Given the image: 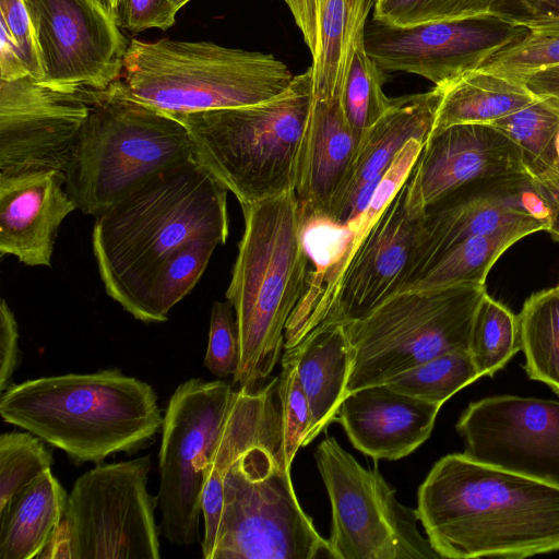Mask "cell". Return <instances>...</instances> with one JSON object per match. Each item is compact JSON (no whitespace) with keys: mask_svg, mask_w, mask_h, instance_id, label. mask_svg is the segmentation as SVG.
<instances>
[{"mask_svg":"<svg viewBox=\"0 0 559 559\" xmlns=\"http://www.w3.org/2000/svg\"><path fill=\"white\" fill-rule=\"evenodd\" d=\"M523 83L536 97L548 99L559 108V64L531 74Z\"/></svg>","mask_w":559,"mask_h":559,"instance_id":"cell-46","label":"cell"},{"mask_svg":"<svg viewBox=\"0 0 559 559\" xmlns=\"http://www.w3.org/2000/svg\"><path fill=\"white\" fill-rule=\"evenodd\" d=\"M551 175L559 176V129L554 140L552 150L550 154Z\"/></svg>","mask_w":559,"mask_h":559,"instance_id":"cell-48","label":"cell"},{"mask_svg":"<svg viewBox=\"0 0 559 559\" xmlns=\"http://www.w3.org/2000/svg\"><path fill=\"white\" fill-rule=\"evenodd\" d=\"M430 136L455 124H490L539 99L521 82L480 68L437 86Z\"/></svg>","mask_w":559,"mask_h":559,"instance_id":"cell-26","label":"cell"},{"mask_svg":"<svg viewBox=\"0 0 559 559\" xmlns=\"http://www.w3.org/2000/svg\"><path fill=\"white\" fill-rule=\"evenodd\" d=\"M177 11L186 5L190 0H169Z\"/></svg>","mask_w":559,"mask_h":559,"instance_id":"cell-51","label":"cell"},{"mask_svg":"<svg viewBox=\"0 0 559 559\" xmlns=\"http://www.w3.org/2000/svg\"><path fill=\"white\" fill-rule=\"evenodd\" d=\"M38 50L39 83L66 93L103 91L118 81L129 46L97 0H23Z\"/></svg>","mask_w":559,"mask_h":559,"instance_id":"cell-13","label":"cell"},{"mask_svg":"<svg viewBox=\"0 0 559 559\" xmlns=\"http://www.w3.org/2000/svg\"><path fill=\"white\" fill-rule=\"evenodd\" d=\"M224 243L218 237H205L180 247L152 272L129 313L144 323L167 321L171 308L202 276L216 247Z\"/></svg>","mask_w":559,"mask_h":559,"instance_id":"cell-28","label":"cell"},{"mask_svg":"<svg viewBox=\"0 0 559 559\" xmlns=\"http://www.w3.org/2000/svg\"><path fill=\"white\" fill-rule=\"evenodd\" d=\"M237 390L226 381L191 378L171 394L158 453L160 535L176 546L201 539L206 467Z\"/></svg>","mask_w":559,"mask_h":559,"instance_id":"cell-11","label":"cell"},{"mask_svg":"<svg viewBox=\"0 0 559 559\" xmlns=\"http://www.w3.org/2000/svg\"><path fill=\"white\" fill-rule=\"evenodd\" d=\"M240 360V342L231 304L215 301L211 309L205 368L218 378L234 377Z\"/></svg>","mask_w":559,"mask_h":559,"instance_id":"cell-39","label":"cell"},{"mask_svg":"<svg viewBox=\"0 0 559 559\" xmlns=\"http://www.w3.org/2000/svg\"><path fill=\"white\" fill-rule=\"evenodd\" d=\"M289 349L308 399L311 428L308 445L331 423L346 397L352 349L343 322L324 321Z\"/></svg>","mask_w":559,"mask_h":559,"instance_id":"cell-24","label":"cell"},{"mask_svg":"<svg viewBox=\"0 0 559 559\" xmlns=\"http://www.w3.org/2000/svg\"><path fill=\"white\" fill-rule=\"evenodd\" d=\"M78 206L66 174L33 171L0 176V255L28 266H50L58 229Z\"/></svg>","mask_w":559,"mask_h":559,"instance_id":"cell-20","label":"cell"},{"mask_svg":"<svg viewBox=\"0 0 559 559\" xmlns=\"http://www.w3.org/2000/svg\"><path fill=\"white\" fill-rule=\"evenodd\" d=\"M557 286L559 287V284Z\"/></svg>","mask_w":559,"mask_h":559,"instance_id":"cell-52","label":"cell"},{"mask_svg":"<svg viewBox=\"0 0 559 559\" xmlns=\"http://www.w3.org/2000/svg\"><path fill=\"white\" fill-rule=\"evenodd\" d=\"M377 1H379V0H377Z\"/></svg>","mask_w":559,"mask_h":559,"instance_id":"cell-53","label":"cell"},{"mask_svg":"<svg viewBox=\"0 0 559 559\" xmlns=\"http://www.w3.org/2000/svg\"><path fill=\"white\" fill-rule=\"evenodd\" d=\"M295 75L272 53L212 41H129L122 91L168 114L234 108L270 100Z\"/></svg>","mask_w":559,"mask_h":559,"instance_id":"cell-7","label":"cell"},{"mask_svg":"<svg viewBox=\"0 0 559 559\" xmlns=\"http://www.w3.org/2000/svg\"><path fill=\"white\" fill-rule=\"evenodd\" d=\"M440 100L433 90L393 98L389 110L366 132L350 169L334 195L328 216L342 224L355 194L366 185L379 183L399 152L411 139H429Z\"/></svg>","mask_w":559,"mask_h":559,"instance_id":"cell-23","label":"cell"},{"mask_svg":"<svg viewBox=\"0 0 559 559\" xmlns=\"http://www.w3.org/2000/svg\"><path fill=\"white\" fill-rule=\"evenodd\" d=\"M312 95L310 66L270 100L170 115L186 127L194 159L243 205L295 190Z\"/></svg>","mask_w":559,"mask_h":559,"instance_id":"cell-5","label":"cell"},{"mask_svg":"<svg viewBox=\"0 0 559 559\" xmlns=\"http://www.w3.org/2000/svg\"><path fill=\"white\" fill-rule=\"evenodd\" d=\"M518 322L527 377L559 395V287L528 297Z\"/></svg>","mask_w":559,"mask_h":559,"instance_id":"cell-30","label":"cell"},{"mask_svg":"<svg viewBox=\"0 0 559 559\" xmlns=\"http://www.w3.org/2000/svg\"><path fill=\"white\" fill-rule=\"evenodd\" d=\"M228 190L197 160L143 182L96 217L93 254L109 297L128 313L152 272L186 243L229 234Z\"/></svg>","mask_w":559,"mask_h":559,"instance_id":"cell-2","label":"cell"},{"mask_svg":"<svg viewBox=\"0 0 559 559\" xmlns=\"http://www.w3.org/2000/svg\"><path fill=\"white\" fill-rule=\"evenodd\" d=\"M67 502L51 469L19 491L0 511V559H37L56 534Z\"/></svg>","mask_w":559,"mask_h":559,"instance_id":"cell-25","label":"cell"},{"mask_svg":"<svg viewBox=\"0 0 559 559\" xmlns=\"http://www.w3.org/2000/svg\"><path fill=\"white\" fill-rule=\"evenodd\" d=\"M151 455L99 463L79 476L62 521L37 559H158L157 496L147 490Z\"/></svg>","mask_w":559,"mask_h":559,"instance_id":"cell-10","label":"cell"},{"mask_svg":"<svg viewBox=\"0 0 559 559\" xmlns=\"http://www.w3.org/2000/svg\"><path fill=\"white\" fill-rule=\"evenodd\" d=\"M551 237L559 241V211H557L552 217L551 224L547 230Z\"/></svg>","mask_w":559,"mask_h":559,"instance_id":"cell-49","label":"cell"},{"mask_svg":"<svg viewBox=\"0 0 559 559\" xmlns=\"http://www.w3.org/2000/svg\"><path fill=\"white\" fill-rule=\"evenodd\" d=\"M53 456L46 442L29 431L0 436V511L41 473L51 469Z\"/></svg>","mask_w":559,"mask_h":559,"instance_id":"cell-35","label":"cell"},{"mask_svg":"<svg viewBox=\"0 0 559 559\" xmlns=\"http://www.w3.org/2000/svg\"><path fill=\"white\" fill-rule=\"evenodd\" d=\"M0 26L13 39L31 76L40 81L43 72L32 22L23 0H0Z\"/></svg>","mask_w":559,"mask_h":559,"instance_id":"cell-41","label":"cell"},{"mask_svg":"<svg viewBox=\"0 0 559 559\" xmlns=\"http://www.w3.org/2000/svg\"><path fill=\"white\" fill-rule=\"evenodd\" d=\"M537 231H542L537 226L519 225L466 239L443 253L402 292L485 286L486 277L500 255L523 237Z\"/></svg>","mask_w":559,"mask_h":559,"instance_id":"cell-29","label":"cell"},{"mask_svg":"<svg viewBox=\"0 0 559 559\" xmlns=\"http://www.w3.org/2000/svg\"><path fill=\"white\" fill-rule=\"evenodd\" d=\"M485 286L396 293L366 316L343 322L352 349L346 394L382 384L437 356L468 350Z\"/></svg>","mask_w":559,"mask_h":559,"instance_id":"cell-8","label":"cell"},{"mask_svg":"<svg viewBox=\"0 0 559 559\" xmlns=\"http://www.w3.org/2000/svg\"><path fill=\"white\" fill-rule=\"evenodd\" d=\"M20 333L15 316L4 298L0 304V393L10 389L21 364Z\"/></svg>","mask_w":559,"mask_h":559,"instance_id":"cell-42","label":"cell"},{"mask_svg":"<svg viewBox=\"0 0 559 559\" xmlns=\"http://www.w3.org/2000/svg\"><path fill=\"white\" fill-rule=\"evenodd\" d=\"M91 100L90 90L60 92L31 75L0 80V176L66 174Z\"/></svg>","mask_w":559,"mask_h":559,"instance_id":"cell-17","label":"cell"},{"mask_svg":"<svg viewBox=\"0 0 559 559\" xmlns=\"http://www.w3.org/2000/svg\"><path fill=\"white\" fill-rule=\"evenodd\" d=\"M531 31L559 33V17H538L515 23Z\"/></svg>","mask_w":559,"mask_h":559,"instance_id":"cell-47","label":"cell"},{"mask_svg":"<svg viewBox=\"0 0 559 559\" xmlns=\"http://www.w3.org/2000/svg\"><path fill=\"white\" fill-rule=\"evenodd\" d=\"M527 173L518 145L491 124H455L426 141L406 180L409 214L427 210L474 181Z\"/></svg>","mask_w":559,"mask_h":559,"instance_id":"cell-18","label":"cell"},{"mask_svg":"<svg viewBox=\"0 0 559 559\" xmlns=\"http://www.w3.org/2000/svg\"><path fill=\"white\" fill-rule=\"evenodd\" d=\"M195 160L186 127L129 97L119 80L92 91L91 110L66 170V189L83 213L98 216L152 177Z\"/></svg>","mask_w":559,"mask_h":559,"instance_id":"cell-6","label":"cell"},{"mask_svg":"<svg viewBox=\"0 0 559 559\" xmlns=\"http://www.w3.org/2000/svg\"><path fill=\"white\" fill-rule=\"evenodd\" d=\"M177 12L169 0H117L114 17L121 29L129 32L166 31L176 23Z\"/></svg>","mask_w":559,"mask_h":559,"instance_id":"cell-40","label":"cell"},{"mask_svg":"<svg viewBox=\"0 0 559 559\" xmlns=\"http://www.w3.org/2000/svg\"><path fill=\"white\" fill-rule=\"evenodd\" d=\"M521 349L518 316L486 294L476 310L468 352L481 377H492Z\"/></svg>","mask_w":559,"mask_h":559,"instance_id":"cell-32","label":"cell"},{"mask_svg":"<svg viewBox=\"0 0 559 559\" xmlns=\"http://www.w3.org/2000/svg\"><path fill=\"white\" fill-rule=\"evenodd\" d=\"M559 64V33L528 29L521 39L491 56L480 69L523 82L531 74Z\"/></svg>","mask_w":559,"mask_h":559,"instance_id":"cell-36","label":"cell"},{"mask_svg":"<svg viewBox=\"0 0 559 559\" xmlns=\"http://www.w3.org/2000/svg\"><path fill=\"white\" fill-rule=\"evenodd\" d=\"M417 516L440 558H527L559 550V486L441 457L417 492Z\"/></svg>","mask_w":559,"mask_h":559,"instance_id":"cell-1","label":"cell"},{"mask_svg":"<svg viewBox=\"0 0 559 559\" xmlns=\"http://www.w3.org/2000/svg\"><path fill=\"white\" fill-rule=\"evenodd\" d=\"M420 218L409 214L405 182L355 251L334 290L324 321L359 319L401 290Z\"/></svg>","mask_w":559,"mask_h":559,"instance_id":"cell-19","label":"cell"},{"mask_svg":"<svg viewBox=\"0 0 559 559\" xmlns=\"http://www.w3.org/2000/svg\"><path fill=\"white\" fill-rule=\"evenodd\" d=\"M0 80L14 81L31 75L4 27L0 26Z\"/></svg>","mask_w":559,"mask_h":559,"instance_id":"cell-45","label":"cell"},{"mask_svg":"<svg viewBox=\"0 0 559 559\" xmlns=\"http://www.w3.org/2000/svg\"><path fill=\"white\" fill-rule=\"evenodd\" d=\"M284 2L287 4L311 56H314L318 45L319 0H284Z\"/></svg>","mask_w":559,"mask_h":559,"instance_id":"cell-44","label":"cell"},{"mask_svg":"<svg viewBox=\"0 0 559 559\" xmlns=\"http://www.w3.org/2000/svg\"><path fill=\"white\" fill-rule=\"evenodd\" d=\"M278 378L255 391L237 389L224 428L211 454L202 495V556L211 559L223 506L224 477L231 461L247 448L283 442Z\"/></svg>","mask_w":559,"mask_h":559,"instance_id":"cell-22","label":"cell"},{"mask_svg":"<svg viewBox=\"0 0 559 559\" xmlns=\"http://www.w3.org/2000/svg\"><path fill=\"white\" fill-rule=\"evenodd\" d=\"M478 378L471 353L461 349L437 356L385 383L402 393L442 405Z\"/></svg>","mask_w":559,"mask_h":559,"instance_id":"cell-33","label":"cell"},{"mask_svg":"<svg viewBox=\"0 0 559 559\" xmlns=\"http://www.w3.org/2000/svg\"><path fill=\"white\" fill-rule=\"evenodd\" d=\"M490 124L518 145L535 180L551 173L550 154L559 129V108L555 104L539 98Z\"/></svg>","mask_w":559,"mask_h":559,"instance_id":"cell-31","label":"cell"},{"mask_svg":"<svg viewBox=\"0 0 559 559\" xmlns=\"http://www.w3.org/2000/svg\"><path fill=\"white\" fill-rule=\"evenodd\" d=\"M334 559L296 497L283 442L251 445L228 466L211 559Z\"/></svg>","mask_w":559,"mask_h":559,"instance_id":"cell-9","label":"cell"},{"mask_svg":"<svg viewBox=\"0 0 559 559\" xmlns=\"http://www.w3.org/2000/svg\"><path fill=\"white\" fill-rule=\"evenodd\" d=\"M498 0H379L372 16L394 25L467 19L491 14Z\"/></svg>","mask_w":559,"mask_h":559,"instance_id":"cell-38","label":"cell"},{"mask_svg":"<svg viewBox=\"0 0 559 559\" xmlns=\"http://www.w3.org/2000/svg\"><path fill=\"white\" fill-rule=\"evenodd\" d=\"M492 12L512 23L538 17H559V0H498Z\"/></svg>","mask_w":559,"mask_h":559,"instance_id":"cell-43","label":"cell"},{"mask_svg":"<svg viewBox=\"0 0 559 559\" xmlns=\"http://www.w3.org/2000/svg\"><path fill=\"white\" fill-rule=\"evenodd\" d=\"M277 391L282 419L283 455L286 466L290 467L299 448L306 447L311 428V412L297 371L296 360L289 349H285L282 358Z\"/></svg>","mask_w":559,"mask_h":559,"instance_id":"cell-37","label":"cell"},{"mask_svg":"<svg viewBox=\"0 0 559 559\" xmlns=\"http://www.w3.org/2000/svg\"><path fill=\"white\" fill-rule=\"evenodd\" d=\"M442 405L394 390L386 383L346 395L335 421L360 452L374 460L409 455L431 435Z\"/></svg>","mask_w":559,"mask_h":559,"instance_id":"cell-21","label":"cell"},{"mask_svg":"<svg viewBox=\"0 0 559 559\" xmlns=\"http://www.w3.org/2000/svg\"><path fill=\"white\" fill-rule=\"evenodd\" d=\"M386 79L388 73L368 55L364 38L355 50L341 95L349 126L362 138L393 103L383 92Z\"/></svg>","mask_w":559,"mask_h":559,"instance_id":"cell-34","label":"cell"},{"mask_svg":"<svg viewBox=\"0 0 559 559\" xmlns=\"http://www.w3.org/2000/svg\"><path fill=\"white\" fill-rule=\"evenodd\" d=\"M527 33V27L495 13L415 25L372 16L365 29V48L386 73L417 74L439 86L480 68Z\"/></svg>","mask_w":559,"mask_h":559,"instance_id":"cell-14","label":"cell"},{"mask_svg":"<svg viewBox=\"0 0 559 559\" xmlns=\"http://www.w3.org/2000/svg\"><path fill=\"white\" fill-rule=\"evenodd\" d=\"M104 9L114 17L117 0H97ZM115 19V17H114Z\"/></svg>","mask_w":559,"mask_h":559,"instance_id":"cell-50","label":"cell"},{"mask_svg":"<svg viewBox=\"0 0 559 559\" xmlns=\"http://www.w3.org/2000/svg\"><path fill=\"white\" fill-rule=\"evenodd\" d=\"M326 488L334 559H439L417 527V511L402 504L377 468L362 467L332 437L316 449Z\"/></svg>","mask_w":559,"mask_h":559,"instance_id":"cell-12","label":"cell"},{"mask_svg":"<svg viewBox=\"0 0 559 559\" xmlns=\"http://www.w3.org/2000/svg\"><path fill=\"white\" fill-rule=\"evenodd\" d=\"M0 416L76 466L150 447L164 420L153 386L118 368L14 383L1 393Z\"/></svg>","mask_w":559,"mask_h":559,"instance_id":"cell-3","label":"cell"},{"mask_svg":"<svg viewBox=\"0 0 559 559\" xmlns=\"http://www.w3.org/2000/svg\"><path fill=\"white\" fill-rule=\"evenodd\" d=\"M554 215L528 173L484 178L461 187L421 216L413 258L400 292L466 239L519 225H534L547 231Z\"/></svg>","mask_w":559,"mask_h":559,"instance_id":"cell-15","label":"cell"},{"mask_svg":"<svg viewBox=\"0 0 559 559\" xmlns=\"http://www.w3.org/2000/svg\"><path fill=\"white\" fill-rule=\"evenodd\" d=\"M240 206L245 228L226 290L240 342L233 383L255 391L281 357L285 328L304 295L310 262L295 190Z\"/></svg>","mask_w":559,"mask_h":559,"instance_id":"cell-4","label":"cell"},{"mask_svg":"<svg viewBox=\"0 0 559 559\" xmlns=\"http://www.w3.org/2000/svg\"><path fill=\"white\" fill-rule=\"evenodd\" d=\"M377 0H319L312 56L313 98L341 97L349 66Z\"/></svg>","mask_w":559,"mask_h":559,"instance_id":"cell-27","label":"cell"},{"mask_svg":"<svg viewBox=\"0 0 559 559\" xmlns=\"http://www.w3.org/2000/svg\"><path fill=\"white\" fill-rule=\"evenodd\" d=\"M455 428L467 456L559 486V402L484 397L468 404Z\"/></svg>","mask_w":559,"mask_h":559,"instance_id":"cell-16","label":"cell"}]
</instances>
